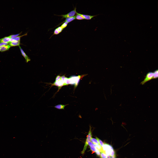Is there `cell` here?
Returning <instances> with one entry per match:
<instances>
[{
	"instance_id": "1",
	"label": "cell",
	"mask_w": 158,
	"mask_h": 158,
	"mask_svg": "<svg viewBox=\"0 0 158 158\" xmlns=\"http://www.w3.org/2000/svg\"><path fill=\"white\" fill-rule=\"evenodd\" d=\"M152 14L147 20L142 22L135 28L129 29L124 30L116 31V32H121L124 33L123 37L128 36H133L145 33L148 32L152 26Z\"/></svg>"
},
{
	"instance_id": "2",
	"label": "cell",
	"mask_w": 158,
	"mask_h": 158,
	"mask_svg": "<svg viewBox=\"0 0 158 158\" xmlns=\"http://www.w3.org/2000/svg\"><path fill=\"white\" fill-rule=\"evenodd\" d=\"M38 94L44 109L50 118L52 124L55 125L61 121L60 117L51 107L41 93L38 91Z\"/></svg>"
},
{
	"instance_id": "3",
	"label": "cell",
	"mask_w": 158,
	"mask_h": 158,
	"mask_svg": "<svg viewBox=\"0 0 158 158\" xmlns=\"http://www.w3.org/2000/svg\"><path fill=\"white\" fill-rule=\"evenodd\" d=\"M127 59L121 52L116 54L109 59L106 68L102 73L107 70L118 68L124 63Z\"/></svg>"
},
{
	"instance_id": "4",
	"label": "cell",
	"mask_w": 158,
	"mask_h": 158,
	"mask_svg": "<svg viewBox=\"0 0 158 158\" xmlns=\"http://www.w3.org/2000/svg\"><path fill=\"white\" fill-rule=\"evenodd\" d=\"M20 78L21 77L16 73H11L0 78V86L5 85H19Z\"/></svg>"
},
{
	"instance_id": "5",
	"label": "cell",
	"mask_w": 158,
	"mask_h": 158,
	"mask_svg": "<svg viewBox=\"0 0 158 158\" xmlns=\"http://www.w3.org/2000/svg\"><path fill=\"white\" fill-rule=\"evenodd\" d=\"M19 91L20 93H25L38 92L40 88V83L33 81H29L18 85Z\"/></svg>"
},
{
	"instance_id": "6",
	"label": "cell",
	"mask_w": 158,
	"mask_h": 158,
	"mask_svg": "<svg viewBox=\"0 0 158 158\" xmlns=\"http://www.w3.org/2000/svg\"><path fill=\"white\" fill-rule=\"evenodd\" d=\"M20 94V92L16 90L1 93L0 102L2 103H6L11 102L17 99Z\"/></svg>"
},
{
	"instance_id": "7",
	"label": "cell",
	"mask_w": 158,
	"mask_h": 158,
	"mask_svg": "<svg viewBox=\"0 0 158 158\" xmlns=\"http://www.w3.org/2000/svg\"><path fill=\"white\" fill-rule=\"evenodd\" d=\"M151 38L150 32L141 34L137 35L132 36L129 42L123 45L121 48L130 43H133L136 46L139 45Z\"/></svg>"
},
{
	"instance_id": "8",
	"label": "cell",
	"mask_w": 158,
	"mask_h": 158,
	"mask_svg": "<svg viewBox=\"0 0 158 158\" xmlns=\"http://www.w3.org/2000/svg\"><path fill=\"white\" fill-rule=\"evenodd\" d=\"M54 69V66H53L51 67L44 71L23 77L28 82L33 81L40 83V78L42 74L47 72L53 71Z\"/></svg>"
},
{
	"instance_id": "9",
	"label": "cell",
	"mask_w": 158,
	"mask_h": 158,
	"mask_svg": "<svg viewBox=\"0 0 158 158\" xmlns=\"http://www.w3.org/2000/svg\"><path fill=\"white\" fill-rule=\"evenodd\" d=\"M44 64L43 63L38 67L34 68L21 70L17 73L20 77L29 75L35 73L42 68Z\"/></svg>"
},
{
	"instance_id": "10",
	"label": "cell",
	"mask_w": 158,
	"mask_h": 158,
	"mask_svg": "<svg viewBox=\"0 0 158 158\" xmlns=\"http://www.w3.org/2000/svg\"><path fill=\"white\" fill-rule=\"evenodd\" d=\"M136 46L133 43H130L121 52L127 58L133 53Z\"/></svg>"
},
{
	"instance_id": "11",
	"label": "cell",
	"mask_w": 158,
	"mask_h": 158,
	"mask_svg": "<svg viewBox=\"0 0 158 158\" xmlns=\"http://www.w3.org/2000/svg\"><path fill=\"white\" fill-rule=\"evenodd\" d=\"M138 156L140 158H158V151L154 152H142Z\"/></svg>"
},
{
	"instance_id": "12",
	"label": "cell",
	"mask_w": 158,
	"mask_h": 158,
	"mask_svg": "<svg viewBox=\"0 0 158 158\" xmlns=\"http://www.w3.org/2000/svg\"><path fill=\"white\" fill-rule=\"evenodd\" d=\"M152 26L153 29L150 32L151 37L158 40V27L156 26L153 24Z\"/></svg>"
},
{
	"instance_id": "13",
	"label": "cell",
	"mask_w": 158,
	"mask_h": 158,
	"mask_svg": "<svg viewBox=\"0 0 158 158\" xmlns=\"http://www.w3.org/2000/svg\"><path fill=\"white\" fill-rule=\"evenodd\" d=\"M122 153L116 150L113 153L111 158H120L122 156Z\"/></svg>"
},
{
	"instance_id": "14",
	"label": "cell",
	"mask_w": 158,
	"mask_h": 158,
	"mask_svg": "<svg viewBox=\"0 0 158 158\" xmlns=\"http://www.w3.org/2000/svg\"><path fill=\"white\" fill-rule=\"evenodd\" d=\"M131 154L129 150L126 151L122 153V158H130Z\"/></svg>"
},
{
	"instance_id": "15",
	"label": "cell",
	"mask_w": 158,
	"mask_h": 158,
	"mask_svg": "<svg viewBox=\"0 0 158 158\" xmlns=\"http://www.w3.org/2000/svg\"><path fill=\"white\" fill-rule=\"evenodd\" d=\"M130 158H140L139 156H136L133 154H131Z\"/></svg>"
},
{
	"instance_id": "16",
	"label": "cell",
	"mask_w": 158,
	"mask_h": 158,
	"mask_svg": "<svg viewBox=\"0 0 158 158\" xmlns=\"http://www.w3.org/2000/svg\"><path fill=\"white\" fill-rule=\"evenodd\" d=\"M1 97L0 96V102H1Z\"/></svg>"
},
{
	"instance_id": "17",
	"label": "cell",
	"mask_w": 158,
	"mask_h": 158,
	"mask_svg": "<svg viewBox=\"0 0 158 158\" xmlns=\"http://www.w3.org/2000/svg\"><path fill=\"white\" fill-rule=\"evenodd\" d=\"M120 158H122V156Z\"/></svg>"
},
{
	"instance_id": "18",
	"label": "cell",
	"mask_w": 158,
	"mask_h": 158,
	"mask_svg": "<svg viewBox=\"0 0 158 158\" xmlns=\"http://www.w3.org/2000/svg\"></svg>"
}]
</instances>
